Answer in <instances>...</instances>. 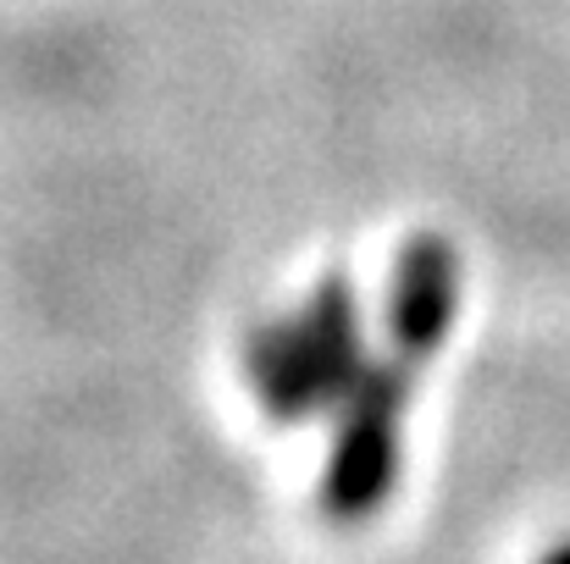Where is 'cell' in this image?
Instances as JSON below:
<instances>
[{
    "mask_svg": "<svg viewBox=\"0 0 570 564\" xmlns=\"http://www.w3.org/2000/svg\"><path fill=\"white\" fill-rule=\"evenodd\" d=\"M538 564H570V543H560L554 554H543V560H538Z\"/></svg>",
    "mask_w": 570,
    "mask_h": 564,
    "instance_id": "3",
    "label": "cell"
},
{
    "mask_svg": "<svg viewBox=\"0 0 570 564\" xmlns=\"http://www.w3.org/2000/svg\"><path fill=\"white\" fill-rule=\"evenodd\" d=\"M465 299V260L443 232H415L387 283V344L382 355H366L350 398L338 404L327 471L316 482V504L333 526L372 521L404 459V415L421 387V372L449 344Z\"/></svg>",
    "mask_w": 570,
    "mask_h": 564,
    "instance_id": "1",
    "label": "cell"
},
{
    "mask_svg": "<svg viewBox=\"0 0 570 564\" xmlns=\"http://www.w3.org/2000/svg\"><path fill=\"white\" fill-rule=\"evenodd\" d=\"M366 355L372 349H366L355 288L344 277H322L299 310L261 321L249 333L244 382H249L255 404L266 409V420L299 426V420H316L322 409H338L350 398Z\"/></svg>",
    "mask_w": 570,
    "mask_h": 564,
    "instance_id": "2",
    "label": "cell"
}]
</instances>
